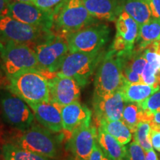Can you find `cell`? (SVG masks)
Segmentation results:
<instances>
[{
  "label": "cell",
  "mask_w": 160,
  "mask_h": 160,
  "mask_svg": "<svg viewBox=\"0 0 160 160\" xmlns=\"http://www.w3.org/2000/svg\"><path fill=\"white\" fill-rule=\"evenodd\" d=\"M53 11L54 33L63 37L99 22L89 13L82 0H64Z\"/></svg>",
  "instance_id": "6da1fadb"
},
{
  "label": "cell",
  "mask_w": 160,
  "mask_h": 160,
  "mask_svg": "<svg viewBox=\"0 0 160 160\" xmlns=\"http://www.w3.org/2000/svg\"><path fill=\"white\" fill-rule=\"evenodd\" d=\"M10 142L50 159L57 160L61 157V145L53 132L33 123L25 131L13 136Z\"/></svg>",
  "instance_id": "7a4b0ae2"
},
{
  "label": "cell",
  "mask_w": 160,
  "mask_h": 160,
  "mask_svg": "<svg viewBox=\"0 0 160 160\" xmlns=\"http://www.w3.org/2000/svg\"><path fill=\"white\" fill-rule=\"evenodd\" d=\"M8 79V88L28 105L50 101L49 79L43 71L29 70Z\"/></svg>",
  "instance_id": "3957f363"
},
{
  "label": "cell",
  "mask_w": 160,
  "mask_h": 160,
  "mask_svg": "<svg viewBox=\"0 0 160 160\" xmlns=\"http://www.w3.org/2000/svg\"><path fill=\"white\" fill-rule=\"evenodd\" d=\"M125 81L121 59L110 49L106 52L97 67L94 78L93 98L103 97L120 91Z\"/></svg>",
  "instance_id": "277c9868"
},
{
  "label": "cell",
  "mask_w": 160,
  "mask_h": 160,
  "mask_svg": "<svg viewBox=\"0 0 160 160\" xmlns=\"http://www.w3.org/2000/svg\"><path fill=\"white\" fill-rule=\"evenodd\" d=\"M105 54L103 50L95 52H69L56 74L73 78L80 87L85 88L90 82Z\"/></svg>",
  "instance_id": "5b68a950"
},
{
  "label": "cell",
  "mask_w": 160,
  "mask_h": 160,
  "mask_svg": "<svg viewBox=\"0 0 160 160\" xmlns=\"http://www.w3.org/2000/svg\"><path fill=\"white\" fill-rule=\"evenodd\" d=\"M0 58L7 77L29 70H39L33 46L15 42H0Z\"/></svg>",
  "instance_id": "8992f818"
},
{
  "label": "cell",
  "mask_w": 160,
  "mask_h": 160,
  "mask_svg": "<svg viewBox=\"0 0 160 160\" xmlns=\"http://www.w3.org/2000/svg\"><path fill=\"white\" fill-rule=\"evenodd\" d=\"M53 33V31L27 25L7 14L0 16V42L27 44L34 48Z\"/></svg>",
  "instance_id": "52a82bcc"
},
{
  "label": "cell",
  "mask_w": 160,
  "mask_h": 160,
  "mask_svg": "<svg viewBox=\"0 0 160 160\" xmlns=\"http://www.w3.org/2000/svg\"><path fill=\"white\" fill-rule=\"evenodd\" d=\"M0 110L4 121L18 131L34 123L35 116L28 104L9 88L0 90Z\"/></svg>",
  "instance_id": "ba28073f"
},
{
  "label": "cell",
  "mask_w": 160,
  "mask_h": 160,
  "mask_svg": "<svg viewBox=\"0 0 160 160\" xmlns=\"http://www.w3.org/2000/svg\"><path fill=\"white\" fill-rule=\"evenodd\" d=\"M111 30L108 25L97 22L65 37L70 53L95 52L103 50L108 42Z\"/></svg>",
  "instance_id": "9c48e42d"
},
{
  "label": "cell",
  "mask_w": 160,
  "mask_h": 160,
  "mask_svg": "<svg viewBox=\"0 0 160 160\" xmlns=\"http://www.w3.org/2000/svg\"><path fill=\"white\" fill-rule=\"evenodd\" d=\"M39 68L44 73L56 74L69 53V48L65 37L53 33L42 42L33 48Z\"/></svg>",
  "instance_id": "30bf717a"
},
{
  "label": "cell",
  "mask_w": 160,
  "mask_h": 160,
  "mask_svg": "<svg viewBox=\"0 0 160 160\" xmlns=\"http://www.w3.org/2000/svg\"><path fill=\"white\" fill-rule=\"evenodd\" d=\"M7 15L27 25L47 31H52L54 22V11L42 8L32 2H11Z\"/></svg>",
  "instance_id": "8fae6325"
},
{
  "label": "cell",
  "mask_w": 160,
  "mask_h": 160,
  "mask_svg": "<svg viewBox=\"0 0 160 160\" xmlns=\"http://www.w3.org/2000/svg\"><path fill=\"white\" fill-rule=\"evenodd\" d=\"M139 25L125 11H122L116 20L115 38L111 49L118 56L130 54L134 49L139 33Z\"/></svg>",
  "instance_id": "7c38bea8"
},
{
  "label": "cell",
  "mask_w": 160,
  "mask_h": 160,
  "mask_svg": "<svg viewBox=\"0 0 160 160\" xmlns=\"http://www.w3.org/2000/svg\"><path fill=\"white\" fill-rule=\"evenodd\" d=\"M50 101L59 107L79 101L81 87L74 79L55 74L49 79Z\"/></svg>",
  "instance_id": "4fadbf2b"
},
{
  "label": "cell",
  "mask_w": 160,
  "mask_h": 160,
  "mask_svg": "<svg viewBox=\"0 0 160 160\" xmlns=\"http://www.w3.org/2000/svg\"><path fill=\"white\" fill-rule=\"evenodd\" d=\"M97 141V128L87 124L71 132L68 149L77 160H88Z\"/></svg>",
  "instance_id": "5bb4252c"
},
{
  "label": "cell",
  "mask_w": 160,
  "mask_h": 160,
  "mask_svg": "<svg viewBox=\"0 0 160 160\" xmlns=\"http://www.w3.org/2000/svg\"><path fill=\"white\" fill-rule=\"evenodd\" d=\"M125 104L120 91L103 97L93 98V111L97 122L103 120L122 119Z\"/></svg>",
  "instance_id": "9a60e30c"
},
{
  "label": "cell",
  "mask_w": 160,
  "mask_h": 160,
  "mask_svg": "<svg viewBox=\"0 0 160 160\" xmlns=\"http://www.w3.org/2000/svg\"><path fill=\"white\" fill-rule=\"evenodd\" d=\"M28 105L40 125L53 133H59L63 131L61 107L51 101Z\"/></svg>",
  "instance_id": "2e32d148"
},
{
  "label": "cell",
  "mask_w": 160,
  "mask_h": 160,
  "mask_svg": "<svg viewBox=\"0 0 160 160\" xmlns=\"http://www.w3.org/2000/svg\"><path fill=\"white\" fill-rule=\"evenodd\" d=\"M63 131L73 132L81 126L91 122L92 112L79 101L61 107Z\"/></svg>",
  "instance_id": "e0dca14e"
},
{
  "label": "cell",
  "mask_w": 160,
  "mask_h": 160,
  "mask_svg": "<svg viewBox=\"0 0 160 160\" xmlns=\"http://www.w3.org/2000/svg\"><path fill=\"white\" fill-rule=\"evenodd\" d=\"M84 5L99 21L114 22L122 11L121 0H82Z\"/></svg>",
  "instance_id": "ac0fdd59"
},
{
  "label": "cell",
  "mask_w": 160,
  "mask_h": 160,
  "mask_svg": "<svg viewBox=\"0 0 160 160\" xmlns=\"http://www.w3.org/2000/svg\"><path fill=\"white\" fill-rule=\"evenodd\" d=\"M159 89V85H149L145 83H130L125 81L120 91L125 102L139 104Z\"/></svg>",
  "instance_id": "d6986e66"
},
{
  "label": "cell",
  "mask_w": 160,
  "mask_h": 160,
  "mask_svg": "<svg viewBox=\"0 0 160 160\" xmlns=\"http://www.w3.org/2000/svg\"><path fill=\"white\" fill-rule=\"evenodd\" d=\"M97 142L104 153L113 160H119L127 155L126 146L122 145L113 136L97 127Z\"/></svg>",
  "instance_id": "ffe728a7"
},
{
  "label": "cell",
  "mask_w": 160,
  "mask_h": 160,
  "mask_svg": "<svg viewBox=\"0 0 160 160\" xmlns=\"http://www.w3.org/2000/svg\"><path fill=\"white\" fill-rule=\"evenodd\" d=\"M160 39V20L151 19L139 25V33L136 41L135 51H142L150 44Z\"/></svg>",
  "instance_id": "44dd1931"
},
{
  "label": "cell",
  "mask_w": 160,
  "mask_h": 160,
  "mask_svg": "<svg viewBox=\"0 0 160 160\" xmlns=\"http://www.w3.org/2000/svg\"><path fill=\"white\" fill-rule=\"evenodd\" d=\"M97 127L113 136L122 145H127L131 142L133 133L125 123L119 120H103L98 122Z\"/></svg>",
  "instance_id": "7402d4cb"
},
{
  "label": "cell",
  "mask_w": 160,
  "mask_h": 160,
  "mask_svg": "<svg viewBox=\"0 0 160 160\" xmlns=\"http://www.w3.org/2000/svg\"><path fill=\"white\" fill-rule=\"evenodd\" d=\"M122 11L129 14L139 25L152 19L151 10L146 0H121Z\"/></svg>",
  "instance_id": "603a6c76"
},
{
  "label": "cell",
  "mask_w": 160,
  "mask_h": 160,
  "mask_svg": "<svg viewBox=\"0 0 160 160\" xmlns=\"http://www.w3.org/2000/svg\"><path fill=\"white\" fill-rule=\"evenodd\" d=\"M2 157L3 160H54L34 152L6 142L2 145Z\"/></svg>",
  "instance_id": "cb8c5ba5"
},
{
  "label": "cell",
  "mask_w": 160,
  "mask_h": 160,
  "mask_svg": "<svg viewBox=\"0 0 160 160\" xmlns=\"http://www.w3.org/2000/svg\"><path fill=\"white\" fill-rule=\"evenodd\" d=\"M142 112V109L139 103L125 102L121 120L129 128L132 133L135 131L138 123L141 122Z\"/></svg>",
  "instance_id": "d4e9b609"
},
{
  "label": "cell",
  "mask_w": 160,
  "mask_h": 160,
  "mask_svg": "<svg viewBox=\"0 0 160 160\" xmlns=\"http://www.w3.org/2000/svg\"><path fill=\"white\" fill-rule=\"evenodd\" d=\"M151 128L148 122H140L138 123L135 131L133 132V140L139 144L145 151H148L153 149L150 133H151Z\"/></svg>",
  "instance_id": "484cf974"
},
{
  "label": "cell",
  "mask_w": 160,
  "mask_h": 160,
  "mask_svg": "<svg viewBox=\"0 0 160 160\" xmlns=\"http://www.w3.org/2000/svg\"><path fill=\"white\" fill-rule=\"evenodd\" d=\"M160 69V62H147L144 68L141 77L143 83L149 85H159L157 83L156 74Z\"/></svg>",
  "instance_id": "4316f807"
},
{
  "label": "cell",
  "mask_w": 160,
  "mask_h": 160,
  "mask_svg": "<svg viewBox=\"0 0 160 160\" xmlns=\"http://www.w3.org/2000/svg\"><path fill=\"white\" fill-rule=\"evenodd\" d=\"M142 109L151 112L160 111V89L139 103Z\"/></svg>",
  "instance_id": "83f0119b"
},
{
  "label": "cell",
  "mask_w": 160,
  "mask_h": 160,
  "mask_svg": "<svg viewBox=\"0 0 160 160\" xmlns=\"http://www.w3.org/2000/svg\"><path fill=\"white\" fill-rule=\"evenodd\" d=\"M125 146L129 160H145V150L134 140Z\"/></svg>",
  "instance_id": "f1b7e54d"
},
{
  "label": "cell",
  "mask_w": 160,
  "mask_h": 160,
  "mask_svg": "<svg viewBox=\"0 0 160 160\" xmlns=\"http://www.w3.org/2000/svg\"><path fill=\"white\" fill-rule=\"evenodd\" d=\"M64 0H33L32 3L42 8L54 11L56 8Z\"/></svg>",
  "instance_id": "f546056e"
},
{
  "label": "cell",
  "mask_w": 160,
  "mask_h": 160,
  "mask_svg": "<svg viewBox=\"0 0 160 160\" xmlns=\"http://www.w3.org/2000/svg\"><path fill=\"white\" fill-rule=\"evenodd\" d=\"M122 73L126 81L130 83H143L141 75L131 70L122 68Z\"/></svg>",
  "instance_id": "4dcf8cb0"
},
{
  "label": "cell",
  "mask_w": 160,
  "mask_h": 160,
  "mask_svg": "<svg viewBox=\"0 0 160 160\" xmlns=\"http://www.w3.org/2000/svg\"><path fill=\"white\" fill-rule=\"evenodd\" d=\"M151 10L153 19L160 20V0H146Z\"/></svg>",
  "instance_id": "1f68e13d"
},
{
  "label": "cell",
  "mask_w": 160,
  "mask_h": 160,
  "mask_svg": "<svg viewBox=\"0 0 160 160\" xmlns=\"http://www.w3.org/2000/svg\"><path fill=\"white\" fill-rule=\"evenodd\" d=\"M104 156V152L102 150L97 141L96 142L93 151H92L91 156H90L88 160H102Z\"/></svg>",
  "instance_id": "d6a6232c"
},
{
  "label": "cell",
  "mask_w": 160,
  "mask_h": 160,
  "mask_svg": "<svg viewBox=\"0 0 160 160\" xmlns=\"http://www.w3.org/2000/svg\"><path fill=\"white\" fill-rule=\"evenodd\" d=\"M150 139L153 148L159 151L160 148V132L156 130H152L150 133Z\"/></svg>",
  "instance_id": "836d02e7"
},
{
  "label": "cell",
  "mask_w": 160,
  "mask_h": 160,
  "mask_svg": "<svg viewBox=\"0 0 160 160\" xmlns=\"http://www.w3.org/2000/svg\"><path fill=\"white\" fill-rule=\"evenodd\" d=\"M11 2L9 0H0V16L7 14L8 8Z\"/></svg>",
  "instance_id": "e575fe53"
},
{
  "label": "cell",
  "mask_w": 160,
  "mask_h": 160,
  "mask_svg": "<svg viewBox=\"0 0 160 160\" xmlns=\"http://www.w3.org/2000/svg\"><path fill=\"white\" fill-rule=\"evenodd\" d=\"M145 160H159L157 153L153 151V149L145 151Z\"/></svg>",
  "instance_id": "d590c367"
},
{
  "label": "cell",
  "mask_w": 160,
  "mask_h": 160,
  "mask_svg": "<svg viewBox=\"0 0 160 160\" xmlns=\"http://www.w3.org/2000/svg\"><path fill=\"white\" fill-rule=\"evenodd\" d=\"M154 122L160 125V111L153 112V121Z\"/></svg>",
  "instance_id": "8d00e7d4"
},
{
  "label": "cell",
  "mask_w": 160,
  "mask_h": 160,
  "mask_svg": "<svg viewBox=\"0 0 160 160\" xmlns=\"http://www.w3.org/2000/svg\"><path fill=\"white\" fill-rule=\"evenodd\" d=\"M10 2H32L33 0H9Z\"/></svg>",
  "instance_id": "74e56055"
},
{
  "label": "cell",
  "mask_w": 160,
  "mask_h": 160,
  "mask_svg": "<svg viewBox=\"0 0 160 160\" xmlns=\"http://www.w3.org/2000/svg\"><path fill=\"white\" fill-rule=\"evenodd\" d=\"M102 160H113V159H111V157H109L108 156H107L106 154H105V153H104V156H103V159H102Z\"/></svg>",
  "instance_id": "f35d334b"
},
{
  "label": "cell",
  "mask_w": 160,
  "mask_h": 160,
  "mask_svg": "<svg viewBox=\"0 0 160 160\" xmlns=\"http://www.w3.org/2000/svg\"><path fill=\"white\" fill-rule=\"evenodd\" d=\"M66 160H77V159H76L73 157H72V156H69V157L67 158V159H66Z\"/></svg>",
  "instance_id": "ab89813d"
},
{
  "label": "cell",
  "mask_w": 160,
  "mask_h": 160,
  "mask_svg": "<svg viewBox=\"0 0 160 160\" xmlns=\"http://www.w3.org/2000/svg\"><path fill=\"white\" fill-rule=\"evenodd\" d=\"M119 160H129V159H128V157H127V155H126L125 157L122 158V159H119Z\"/></svg>",
  "instance_id": "60d3db41"
},
{
  "label": "cell",
  "mask_w": 160,
  "mask_h": 160,
  "mask_svg": "<svg viewBox=\"0 0 160 160\" xmlns=\"http://www.w3.org/2000/svg\"><path fill=\"white\" fill-rule=\"evenodd\" d=\"M2 157V145L0 144V157Z\"/></svg>",
  "instance_id": "b9f144b4"
},
{
  "label": "cell",
  "mask_w": 160,
  "mask_h": 160,
  "mask_svg": "<svg viewBox=\"0 0 160 160\" xmlns=\"http://www.w3.org/2000/svg\"><path fill=\"white\" fill-rule=\"evenodd\" d=\"M159 151V152H160V148L159 149V151Z\"/></svg>",
  "instance_id": "7bdbcfd3"
}]
</instances>
